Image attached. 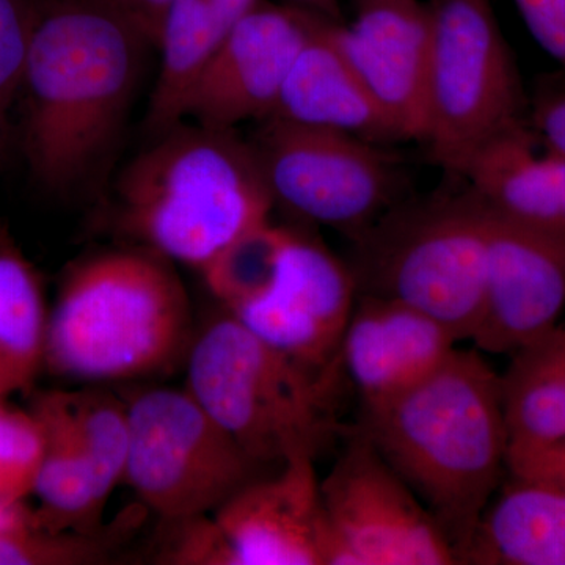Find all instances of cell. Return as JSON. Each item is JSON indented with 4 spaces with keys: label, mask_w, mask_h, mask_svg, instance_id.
<instances>
[{
    "label": "cell",
    "mask_w": 565,
    "mask_h": 565,
    "mask_svg": "<svg viewBox=\"0 0 565 565\" xmlns=\"http://www.w3.org/2000/svg\"><path fill=\"white\" fill-rule=\"evenodd\" d=\"M150 40L110 0H33L22 93L35 180L68 192L121 131Z\"/></svg>",
    "instance_id": "6da1fadb"
},
{
    "label": "cell",
    "mask_w": 565,
    "mask_h": 565,
    "mask_svg": "<svg viewBox=\"0 0 565 565\" xmlns=\"http://www.w3.org/2000/svg\"><path fill=\"white\" fill-rule=\"evenodd\" d=\"M330 565H455L440 525L362 429L321 481Z\"/></svg>",
    "instance_id": "30bf717a"
},
{
    "label": "cell",
    "mask_w": 565,
    "mask_h": 565,
    "mask_svg": "<svg viewBox=\"0 0 565 565\" xmlns=\"http://www.w3.org/2000/svg\"><path fill=\"white\" fill-rule=\"evenodd\" d=\"M457 177L497 214L563 233L544 143L530 122H516L487 140Z\"/></svg>",
    "instance_id": "d6986e66"
},
{
    "label": "cell",
    "mask_w": 565,
    "mask_h": 565,
    "mask_svg": "<svg viewBox=\"0 0 565 565\" xmlns=\"http://www.w3.org/2000/svg\"><path fill=\"white\" fill-rule=\"evenodd\" d=\"M188 390L258 467L318 456L333 435L332 375L307 370L232 313L193 341Z\"/></svg>",
    "instance_id": "8992f818"
},
{
    "label": "cell",
    "mask_w": 565,
    "mask_h": 565,
    "mask_svg": "<svg viewBox=\"0 0 565 565\" xmlns=\"http://www.w3.org/2000/svg\"><path fill=\"white\" fill-rule=\"evenodd\" d=\"M291 237L270 221L237 234L200 269L212 296L226 311L258 300L277 281Z\"/></svg>",
    "instance_id": "cb8c5ba5"
},
{
    "label": "cell",
    "mask_w": 565,
    "mask_h": 565,
    "mask_svg": "<svg viewBox=\"0 0 565 565\" xmlns=\"http://www.w3.org/2000/svg\"><path fill=\"white\" fill-rule=\"evenodd\" d=\"M43 455L44 435L36 416L0 403V504H22L33 493Z\"/></svg>",
    "instance_id": "d4e9b609"
},
{
    "label": "cell",
    "mask_w": 565,
    "mask_h": 565,
    "mask_svg": "<svg viewBox=\"0 0 565 565\" xmlns=\"http://www.w3.org/2000/svg\"><path fill=\"white\" fill-rule=\"evenodd\" d=\"M530 125L550 150L565 156V73L545 77L530 104Z\"/></svg>",
    "instance_id": "f1b7e54d"
},
{
    "label": "cell",
    "mask_w": 565,
    "mask_h": 565,
    "mask_svg": "<svg viewBox=\"0 0 565 565\" xmlns=\"http://www.w3.org/2000/svg\"><path fill=\"white\" fill-rule=\"evenodd\" d=\"M33 0H0V166L9 154L11 109L22 92Z\"/></svg>",
    "instance_id": "4316f807"
},
{
    "label": "cell",
    "mask_w": 565,
    "mask_h": 565,
    "mask_svg": "<svg viewBox=\"0 0 565 565\" xmlns=\"http://www.w3.org/2000/svg\"><path fill=\"white\" fill-rule=\"evenodd\" d=\"M315 460L292 457L280 473L248 482L214 512L232 565H330Z\"/></svg>",
    "instance_id": "9a60e30c"
},
{
    "label": "cell",
    "mask_w": 565,
    "mask_h": 565,
    "mask_svg": "<svg viewBox=\"0 0 565 565\" xmlns=\"http://www.w3.org/2000/svg\"><path fill=\"white\" fill-rule=\"evenodd\" d=\"M356 300L351 267L292 232L273 288L228 311L264 343L322 375L340 370V349Z\"/></svg>",
    "instance_id": "8fae6325"
},
{
    "label": "cell",
    "mask_w": 565,
    "mask_h": 565,
    "mask_svg": "<svg viewBox=\"0 0 565 565\" xmlns=\"http://www.w3.org/2000/svg\"><path fill=\"white\" fill-rule=\"evenodd\" d=\"M225 36L206 0H173L163 14L156 46L161 70L150 98L147 129L170 131L185 118L189 99Z\"/></svg>",
    "instance_id": "7402d4cb"
},
{
    "label": "cell",
    "mask_w": 565,
    "mask_h": 565,
    "mask_svg": "<svg viewBox=\"0 0 565 565\" xmlns=\"http://www.w3.org/2000/svg\"><path fill=\"white\" fill-rule=\"evenodd\" d=\"M297 2L302 3L307 9L326 14V17L332 18L334 21L338 20V13H340V9H338V0H297Z\"/></svg>",
    "instance_id": "e575fe53"
},
{
    "label": "cell",
    "mask_w": 565,
    "mask_h": 565,
    "mask_svg": "<svg viewBox=\"0 0 565 565\" xmlns=\"http://www.w3.org/2000/svg\"><path fill=\"white\" fill-rule=\"evenodd\" d=\"M125 479L172 523L221 509L262 470L188 388H151L128 404Z\"/></svg>",
    "instance_id": "ba28073f"
},
{
    "label": "cell",
    "mask_w": 565,
    "mask_h": 565,
    "mask_svg": "<svg viewBox=\"0 0 565 565\" xmlns=\"http://www.w3.org/2000/svg\"><path fill=\"white\" fill-rule=\"evenodd\" d=\"M333 39L405 140L423 141L433 21L426 0H355L351 24Z\"/></svg>",
    "instance_id": "5bb4252c"
},
{
    "label": "cell",
    "mask_w": 565,
    "mask_h": 565,
    "mask_svg": "<svg viewBox=\"0 0 565 565\" xmlns=\"http://www.w3.org/2000/svg\"><path fill=\"white\" fill-rule=\"evenodd\" d=\"M509 446L565 437V330L557 326L512 353L501 375Z\"/></svg>",
    "instance_id": "603a6c76"
},
{
    "label": "cell",
    "mask_w": 565,
    "mask_h": 565,
    "mask_svg": "<svg viewBox=\"0 0 565 565\" xmlns=\"http://www.w3.org/2000/svg\"><path fill=\"white\" fill-rule=\"evenodd\" d=\"M110 2L118 7L156 46L163 14L173 0H110Z\"/></svg>",
    "instance_id": "4dcf8cb0"
},
{
    "label": "cell",
    "mask_w": 565,
    "mask_h": 565,
    "mask_svg": "<svg viewBox=\"0 0 565 565\" xmlns=\"http://www.w3.org/2000/svg\"><path fill=\"white\" fill-rule=\"evenodd\" d=\"M332 18H322L297 54L273 117L351 134L371 143L404 141L333 39Z\"/></svg>",
    "instance_id": "e0dca14e"
},
{
    "label": "cell",
    "mask_w": 565,
    "mask_h": 565,
    "mask_svg": "<svg viewBox=\"0 0 565 565\" xmlns=\"http://www.w3.org/2000/svg\"><path fill=\"white\" fill-rule=\"evenodd\" d=\"M353 244L356 296L408 305L471 341L484 302L487 206L468 185L394 204Z\"/></svg>",
    "instance_id": "5b68a950"
},
{
    "label": "cell",
    "mask_w": 565,
    "mask_h": 565,
    "mask_svg": "<svg viewBox=\"0 0 565 565\" xmlns=\"http://www.w3.org/2000/svg\"><path fill=\"white\" fill-rule=\"evenodd\" d=\"M206 2L226 35L230 29L247 17L262 0H206Z\"/></svg>",
    "instance_id": "1f68e13d"
},
{
    "label": "cell",
    "mask_w": 565,
    "mask_h": 565,
    "mask_svg": "<svg viewBox=\"0 0 565 565\" xmlns=\"http://www.w3.org/2000/svg\"><path fill=\"white\" fill-rule=\"evenodd\" d=\"M20 527H40L35 512L29 511L24 504H0V531Z\"/></svg>",
    "instance_id": "836d02e7"
},
{
    "label": "cell",
    "mask_w": 565,
    "mask_h": 565,
    "mask_svg": "<svg viewBox=\"0 0 565 565\" xmlns=\"http://www.w3.org/2000/svg\"><path fill=\"white\" fill-rule=\"evenodd\" d=\"M274 200L250 141L234 129L174 126L118 182V223L148 250L202 269Z\"/></svg>",
    "instance_id": "3957f363"
},
{
    "label": "cell",
    "mask_w": 565,
    "mask_h": 565,
    "mask_svg": "<svg viewBox=\"0 0 565 565\" xmlns=\"http://www.w3.org/2000/svg\"><path fill=\"white\" fill-rule=\"evenodd\" d=\"M457 343L448 329L423 311L359 294L341 343L340 366L363 411H371L422 384Z\"/></svg>",
    "instance_id": "2e32d148"
},
{
    "label": "cell",
    "mask_w": 565,
    "mask_h": 565,
    "mask_svg": "<svg viewBox=\"0 0 565 565\" xmlns=\"http://www.w3.org/2000/svg\"><path fill=\"white\" fill-rule=\"evenodd\" d=\"M508 471L520 481L565 492V437L546 444L509 446Z\"/></svg>",
    "instance_id": "83f0119b"
},
{
    "label": "cell",
    "mask_w": 565,
    "mask_h": 565,
    "mask_svg": "<svg viewBox=\"0 0 565 565\" xmlns=\"http://www.w3.org/2000/svg\"><path fill=\"white\" fill-rule=\"evenodd\" d=\"M189 330L188 294L166 258L150 250L103 253L63 278L44 367L79 382L145 377L181 355Z\"/></svg>",
    "instance_id": "277c9868"
},
{
    "label": "cell",
    "mask_w": 565,
    "mask_h": 565,
    "mask_svg": "<svg viewBox=\"0 0 565 565\" xmlns=\"http://www.w3.org/2000/svg\"><path fill=\"white\" fill-rule=\"evenodd\" d=\"M250 141L274 204L355 241L403 202L401 167L382 145L269 117Z\"/></svg>",
    "instance_id": "9c48e42d"
},
{
    "label": "cell",
    "mask_w": 565,
    "mask_h": 565,
    "mask_svg": "<svg viewBox=\"0 0 565 565\" xmlns=\"http://www.w3.org/2000/svg\"><path fill=\"white\" fill-rule=\"evenodd\" d=\"M463 564L565 565V492L512 478L487 505Z\"/></svg>",
    "instance_id": "ffe728a7"
},
{
    "label": "cell",
    "mask_w": 565,
    "mask_h": 565,
    "mask_svg": "<svg viewBox=\"0 0 565 565\" xmlns=\"http://www.w3.org/2000/svg\"><path fill=\"white\" fill-rule=\"evenodd\" d=\"M564 311L565 234L487 206L484 302L471 343L512 355L556 329Z\"/></svg>",
    "instance_id": "4fadbf2b"
},
{
    "label": "cell",
    "mask_w": 565,
    "mask_h": 565,
    "mask_svg": "<svg viewBox=\"0 0 565 565\" xmlns=\"http://www.w3.org/2000/svg\"><path fill=\"white\" fill-rule=\"evenodd\" d=\"M31 412L41 424L44 455L35 490L41 530L96 533V522L110 490L93 463L66 403L65 392L33 394Z\"/></svg>",
    "instance_id": "ac0fdd59"
},
{
    "label": "cell",
    "mask_w": 565,
    "mask_h": 565,
    "mask_svg": "<svg viewBox=\"0 0 565 565\" xmlns=\"http://www.w3.org/2000/svg\"><path fill=\"white\" fill-rule=\"evenodd\" d=\"M109 557V541L99 534L40 527L0 531V565H87L107 563Z\"/></svg>",
    "instance_id": "484cf974"
},
{
    "label": "cell",
    "mask_w": 565,
    "mask_h": 565,
    "mask_svg": "<svg viewBox=\"0 0 565 565\" xmlns=\"http://www.w3.org/2000/svg\"><path fill=\"white\" fill-rule=\"evenodd\" d=\"M360 429L414 490L463 564L508 470L501 375L478 349H455L422 384L363 411Z\"/></svg>",
    "instance_id": "7a4b0ae2"
},
{
    "label": "cell",
    "mask_w": 565,
    "mask_h": 565,
    "mask_svg": "<svg viewBox=\"0 0 565 565\" xmlns=\"http://www.w3.org/2000/svg\"><path fill=\"white\" fill-rule=\"evenodd\" d=\"M0 401H2V397H0Z\"/></svg>",
    "instance_id": "d590c367"
},
{
    "label": "cell",
    "mask_w": 565,
    "mask_h": 565,
    "mask_svg": "<svg viewBox=\"0 0 565 565\" xmlns=\"http://www.w3.org/2000/svg\"><path fill=\"white\" fill-rule=\"evenodd\" d=\"M426 2L433 41L423 143L457 177L481 145L525 121V93L490 0Z\"/></svg>",
    "instance_id": "52a82bcc"
},
{
    "label": "cell",
    "mask_w": 565,
    "mask_h": 565,
    "mask_svg": "<svg viewBox=\"0 0 565 565\" xmlns=\"http://www.w3.org/2000/svg\"><path fill=\"white\" fill-rule=\"evenodd\" d=\"M322 18L326 14L303 6L262 0L223 36L185 117L214 129L273 117L292 63Z\"/></svg>",
    "instance_id": "7c38bea8"
},
{
    "label": "cell",
    "mask_w": 565,
    "mask_h": 565,
    "mask_svg": "<svg viewBox=\"0 0 565 565\" xmlns=\"http://www.w3.org/2000/svg\"><path fill=\"white\" fill-rule=\"evenodd\" d=\"M546 163H548L550 173H552L553 184H555L557 211H559L561 230L565 233V156L550 150L545 147Z\"/></svg>",
    "instance_id": "d6a6232c"
},
{
    "label": "cell",
    "mask_w": 565,
    "mask_h": 565,
    "mask_svg": "<svg viewBox=\"0 0 565 565\" xmlns=\"http://www.w3.org/2000/svg\"><path fill=\"white\" fill-rule=\"evenodd\" d=\"M47 323L40 275L0 228V397L31 392L44 370Z\"/></svg>",
    "instance_id": "44dd1931"
},
{
    "label": "cell",
    "mask_w": 565,
    "mask_h": 565,
    "mask_svg": "<svg viewBox=\"0 0 565 565\" xmlns=\"http://www.w3.org/2000/svg\"><path fill=\"white\" fill-rule=\"evenodd\" d=\"M533 39L565 73V0H514Z\"/></svg>",
    "instance_id": "f546056e"
}]
</instances>
